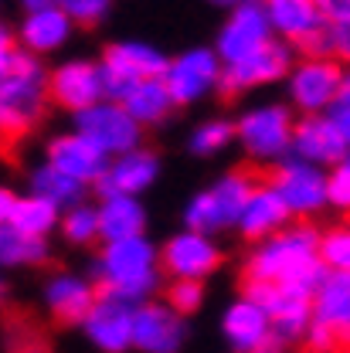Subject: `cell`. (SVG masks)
Instances as JSON below:
<instances>
[{"instance_id":"cell-23","label":"cell","mask_w":350,"mask_h":353,"mask_svg":"<svg viewBox=\"0 0 350 353\" xmlns=\"http://www.w3.org/2000/svg\"><path fill=\"white\" fill-rule=\"evenodd\" d=\"M95 303H99L95 289H88L86 282H79V279L58 275L48 285V306H51L58 323H86V316L92 312Z\"/></svg>"},{"instance_id":"cell-1","label":"cell","mask_w":350,"mask_h":353,"mask_svg":"<svg viewBox=\"0 0 350 353\" xmlns=\"http://www.w3.org/2000/svg\"><path fill=\"white\" fill-rule=\"evenodd\" d=\"M48 72L44 65L14 48L7 65L0 68V146H14L35 130L48 109Z\"/></svg>"},{"instance_id":"cell-28","label":"cell","mask_w":350,"mask_h":353,"mask_svg":"<svg viewBox=\"0 0 350 353\" xmlns=\"http://www.w3.org/2000/svg\"><path fill=\"white\" fill-rule=\"evenodd\" d=\"M55 204H48L41 197H28V201H17L10 218H7V228L17 231V234H28V238H41L44 231H51L55 224Z\"/></svg>"},{"instance_id":"cell-21","label":"cell","mask_w":350,"mask_h":353,"mask_svg":"<svg viewBox=\"0 0 350 353\" xmlns=\"http://www.w3.org/2000/svg\"><path fill=\"white\" fill-rule=\"evenodd\" d=\"M289 218V211H286V204L279 201V194L272 190V187H265V180L252 190V197L245 201V208H242V214H238V224H242V231L249 234V238H265V234H272L279 224H286Z\"/></svg>"},{"instance_id":"cell-10","label":"cell","mask_w":350,"mask_h":353,"mask_svg":"<svg viewBox=\"0 0 350 353\" xmlns=\"http://www.w3.org/2000/svg\"><path fill=\"white\" fill-rule=\"evenodd\" d=\"M48 99L55 105H65V109H75L82 112L88 105L102 102V85H99V65H92L86 58H72L65 65H58L51 75H48Z\"/></svg>"},{"instance_id":"cell-13","label":"cell","mask_w":350,"mask_h":353,"mask_svg":"<svg viewBox=\"0 0 350 353\" xmlns=\"http://www.w3.org/2000/svg\"><path fill=\"white\" fill-rule=\"evenodd\" d=\"M184 340V319L171 306L133 309V343L146 353H174Z\"/></svg>"},{"instance_id":"cell-34","label":"cell","mask_w":350,"mask_h":353,"mask_svg":"<svg viewBox=\"0 0 350 353\" xmlns=\"http://www.w3.org/2000/svg\"><path fill=\"white\" fill-rule=\"evenodd\" d=\"M231 132H235V126H231L228 119H215V123H208V126H201V130L194 132L191 146H194L197 153H215V150H221V146L231 139Z\"/></svg>"},{"instance_id":"cell-22","label":"cell","mask_w":350,"mask_h":353,"mask_svg":"<svg viewBox=\"0 0 350 353\" xmlns=\"http://www.w3.org/2000/svg\"><path fill=\"white\" fill-rule=\"evenodd\" d=\"M316 306H313V323H323L337 333L347 336V323H350V279L347 272H330L327 282L313 292Z\"/></svg>"},{"instance_id":"cell-8","label":"cell","mask_w":350,"mask_h":353,"mask_svg":"<svg viewBox=\"0 0 350 353\" xmlns=\"http://www.w3.org/2000/svg\"><path fill=\"white\" fill-rule=\"evenodd\" d=\"M272 38V28L265 21V7L262 0H238L231 10H228V21L218 31V44H215V54H218L221 65H235L242 61L245 54H252L255 48H262Z\"/></svg>"},{"instance_id":"cell-24","label":"cell","mask_w":350,"mask_h":353,"mask_svg":"<svg viewBox=\"0 0 350 353\" xmlns=\"http://www.w3.org/2000/svg\"><path fill=\"white\" fill-rule=\"evenodd\" d=\"M224 333H228V340H231L238 350L255 353L262 347V340L269 336V316H265L255 303L242 299V303H235V306L228 309V316H224Z\"/></svg>"},{"instance_id":"cell-25","label":"cell","mask_w":350,"mask_h":353,"mask_svg":"<svg viewBox=\"0 0 350 353\" xmlns=\"http://www.w3.org/2000/svg\"><path fill=\"white\" fill-rule=\"evenodd\" d=\"M119 105L126 109V116H130L136 126L139 123H160L174 109V102H171V95H167V88H164L160 79H146V82L133 85L130 95Z\"/></svg>"},{"instance_id":"cell-40","label":"cell","mask_w":350,"mask_h":353,"mask_svg":"<svg viewBox=\"0 0 350 353\" xmlns=\"http://www.w3.org/2000/svg\"><path fill=\"white\" fill-rule=\"evenodd\" d=\"M24 10H38V7H55V0H21Z\"/></svg>"},{"instance_id":"cell-14","label":"cell","mask_w":350,"mask_h":353,"mask_svg":"<svg viewBox=\"0 0 350 353\" xmlns=\"http://www.w3.org/2000/svg\"><path fill=\"white\" fill-rule=\"evenodd\" d=\"M221 265V252L204 238V234H177L174 241L164 248V268L177 275V279H187V282H201L208 272H215Z\"/></svg>"},{"instance_id":"cell-39","label":"cell","mask_w":350,"mask_h":353,"mask_svg":"<svg viewBox=\"0 0 350 353\" xmlns=\"http://www.w3.org/2000/svg\"><path fill=\"white\" fill-rule=\"evenodd\" d=\"M14 204H17V197H14L10 190H0V224H7L10 211H14Z\"/></svg>"},{"instance_id":"cell-3","label":"cell","mask_w":350,"mask_h":353,"mask_svg":"<svg viewBox=\"0 0 350 353\" xmlns=\"http://www.w3.org/2000/svg\"><path fill=\"white\" fill-rule=\"evenodd\" d=\"M167 54L160 48L146 41H116L102 51L99 61V85L102 99L109 102H123L130 95L133 85L146 82V79H164L167 72Z\"/></svg>"},{"instance_id":"cell-2","label":"cell","mask_w":350,"mask_h":353,"mask_svg":"<svg viewBox=\"0 0 350 353\" xmlns=\"http://www.w3.org/2000/svg\"><path fill=\"white\" fill-rule=\"evenodd\" d=\"M316 245H320V234L307 224H300L265 241L252 255L249 279L252 282H303L309 292H316L330 275V268L316 259Z\"/></svg>"},{"instance_id":"cell-19","label":"cell","mask_w":350,"mask_h":353,"mask_svg":"<svg viewBox=\"0 0 350 353\" xmlns=\"http://www.w3.org/2000/svg\"><path fill=\"white\" fill-rule=\"evenodd\" d=\"M88 336L109 353H123L133 343V306H119V303H106L99 299L92 312L86 316Z\"/></svg>"},{"instance_id":"cell-16","label":"cell","mask_w":350,"mask_h":353,"mask_svg":"<svg viewBox=\"0 0 350 353\" xmlns=\"http://www.w3.org/2000/svg\"><path fill=\"white\" fill-rule=\"evenodd\" d=\"M153 176H157V157L146 150H130L116 163H106V170L95 183L102 197H133L143 187H150Z\"/></svg>"},{"instance_id":"cell-32","label":"cell","mask_w":350,"mask_h":353,"mask_svg":"<svg viewBox=\"0 0 350 353\" xmlns=\"http://www.w3.org/2000/svg\"><path fill=\"white\" fill-rule=\"evenodd\" d=\"M109 3L113 0H55V7H61L72 24H99L109 14Z\"/></svg>"},{"instance_id":"cell-30","label":"cell","mask_w":350,"mask_h":353,"mask_svg":"<svg viewBox=\"0 0 350 353\" xmlns=\"http://www.w3.org/2000/svg\"><path fill=\"white\" fill-rule=\"evenodd\" d=\"M48 255L41 238H28L17 234L10 228H0V262L3 265H24V262H41Z\"/></svg>"},{"instance_id":"cell-37","label":"cell","mask_w":350,"mask_h":353,"mask_svg":"<svg viewBox=\"0 0 350 353\" xmlns=\"http://www.w3.org/2000/svg\"><path fill=\"white\" fill-rule=\"evenodd\" d=\"M313 10L323 24H350V0H313Z\"/></svg>"},{"instance_id":"cell-4","label":"cell","mask_w":350,"mask_h":353,"mask_svg":"<svg viewBox=\"0 0 350 353\" xmlns=\"http://www.w3.org/2000/svg\"><path fill=\"white\" fill-rule=\"evenodd\" d=\"M293 44L279 41V38H269L262 48H255L252 54H245L242 61L235 65H221V75H218V85L224 99H235L242 95L245 88H255V85H269V82H279L282 75H289L293 68Z\"/></svg>"},{"instance_id":"cell-5","label":"cell","mask_w":350,"mask_h":353,"mask_svg":"<svg viewBox=\"0 0 350 353\" xmlns=\"http://www.w3.org/2000/svg\"><path fill=\"white\" fill-rule=\"evenodd\" d=\"M252 176L255 174H249V170H235L231 176H224L218 187H211L208 194L194 197V204L187 208V228L194 234H208V231H218L224 224L238 221L245 201L259 187V180H252Z\"/></svg>"},{"instance_id":"cell-42","label":"cell","mask_w":350,"mask_h":353,"mask_svg":"<svg viewBox=\"0 0 350 353\" xmlns=\"http://www.w3.org/2000/svg\"><path fill=\"white\" fill-rule=\"evenodd\" d=\"M0 296H3V282H0Z\"/></svg>"},{"instance_id":"cell-29","label":"cell","mask_w":350,"mask_h":353,"mask_svg":"<svg viewBox=\"0 0 350 353\" xmlns=\"http://www.w3.org/2000/svg\"><path fill=\"white\" fill-rule=\"evenodd\" d=\"M35 197H41L48 204H75L79 197H82V183L79 180H72V176L58 174L55 167H41L38 174H35Z\"/></svg>"},{"instance_id":"cell-38","label":"cell","mask_w":350,"mask_h":353,"mask_svg":"<svg viewBox=\"0 0 350 353\" xmlns=\"http://www.w3.org/2000/svg\"><path fill=\"white\" fill-rule=\"evenodd\" d=\"M10 51H14V34H10V28H7V24H0V68L7 65Z\"/></svg>"},{"instance_id":"cell-15","label":"cell","mask_w":350,"mask_h":353,"mask_svg":"<svg viewBox=\"0 0 350 353\" xmlns=\"http://www.w3.org/2000/svg\"><path fill=\"white\" fill-rule=\"evenodd\" d=\"M75 24L68 21V14L61 7H38V10H28L21 28H17V41L21 51L28 54H48V51H58L61 44L72 38Z\"/></svg>"},{"instance_id":"cell-17","label":"cell","mask_w":350,"mask_h":353,"mask_svg":"<svg viewBox=\"0 0 350 353\" xmlns=\"http://www.w3.org/2000/svg\"><path fill=\"white\" fill-rule=\"evenodd\" d=\"M48 167H55L58 174L72 176L79 183L99 180L106 170V153L95 150L86 136H61L51 143L48 150Z\"/></svg>"},{"instance_id":"cell-20","label":"cell","mask_w":350,"mask_h":353,"mask_svg":"<svg viewBox=\"0 0 350 353\" xmlns=\"http://www.w3.org/2000/svg\"><path fill=\"white\" fill-rule=\"evenodd\" d=\"M262 7L265 21L272 28V38L293 44V48L320 24V17L313 10V0H262Z\"/></svg>"},{"instance_id":"cell-18","label":"cell","mask_w":350,"mask_h":353,"mask_svg":"<svg viewBox=\"0 0 350 353\" xmlns=\"http://www.w3.org/2000/svg\"><path fill=\"white\" fill-rule=\"evenodd\" d=\"M293 139H296V150L309 163H337V160L344 163V157H347V132H340L320 112L307 116L293 130Z\"/></svg>"},{"instance_id":"cell-35","label":"cell","mask_w":350,"mask_h":353,"mask_svg":"<svg viewBox=\"0 0 350 353\" xmlns=\"http://www.w3.org/2000/svg\"><path fill=\"white\" fill-rule=\"evenodd\" d=\"M197 306H201V282L180 279V282L171 285V309H174L177 316H187V312H194Z\"/></svg>"},{"instance_id":"cell-31","label":"cell","mask_w":350,"mask_h":353,"mask_svg":"<svg viewBox=\"0 0 350 353\" xmlns=\"http://www.w3.org/2000/svg\"><path fill=\"white\" fill-rule=\"evenodd\" d=\"M316 259L327 265L330 272H347V265H350V234H347V228H337V231H330L327 238H320V245H316Z\"/></svg>"},{"instance_id":"cell-6","label":"cell","mask_w":350,"mask_h":353,"mask_svg":"<svg viewBox=\"0 0 350 353\" xmlns=\"http://www.w3.org/2000/svg\"><path fill=\"white\" fill-rule=\"evenodd\" d=\"M347 88V72H344V61H330V58H303V61H293L289 68V95L300 109L313 112H323L337 92Z\"/></svg>"},{"instance_id":"cell-9","label":"cell","mask_w":350,"mask_h":353,"mask_svg":"<svg viewBox=\"0 0 350 353\" xmlns=\"http://www.w3.org/2000/svg\"><path fill=\"white\" fill-rule=\"evenodd\" d=\"M79 136H86L95 150L109 153H130L139 139V126L126 116L119 102H95L79 112Z\"/></svg>"},{"instance_id":"cell-27","label":"cell","mask_w":350,"mask_h":353,"mask_svg":"<svg viewBox=\"0 0 350 353\" xmlns=\"http://www.w3.org/2000/svg\"><path fill=\"white\" fill-rule=\"evenodd\" d=\"M296 48L303 51V58L344 61L350 54V24H323V21H320Z\"/></svg>"},{"instance_id":"cell-41","label":"cell","mask_w":350,"mask_h":353,"mask_svg":"<svg viewBox=\"0 0 350 353\" xmlns=\"http://www.w3.org/2000/svg\"><path fill=\"white\" fill-rule=\"evenodd\" d=\"M208 3H215V7H224V10H231L238 0H208Z\"/></svg>"},{"instance_id":"cell-36","label":"cell","mask_w":350,"mask_h":353,"mask_svg":"<svg viewBox=\"0 0 350 353\" xmlns=\"http://www.w3.org/2000/svg\"><path fill=\"white\" fill-rule=\"evenodd\" d=\"M323 187H327V201H330V204L347 208L350 204V170H347V163H340L333 174L327 176Z\"/></svg>"},{"instance_id":"cell-33","label":"cell","mask_w":350,"mask_h":353,"mask_svg":"<svg viewBox=\"0 0 350 353\" xmlns=\"http://www.w3.org/2000/svg\"><path fill=\"white\" fill-rule=\"evenodd\" d=\"M99 234V221H95V211H88V208H72L68 211V218H65V238L68 241H79V245H86Z\"/></svg>"},{"instance_id":"cell-7","label":"cell","mask_w":350,"mask_h":353,"mask_svg":"<svg viewBox=\"0 0 350 353\" xmlns=\"http://www.w3.org/2000/svg\"><path fill=\"white\" fill-rule=\"evenodd\" d=\"M218 75L221 61L215 54V48H187L174 61H167V72H164L160 82H164L174 105H187V102L208 95L218 85Z\"/></svg>"},{"instance_id":"cell-12","label":"cell","mask_w":350,"mask_h":353,"mask_svg":"<svg viewBox=\"0 0 350 353\" xmlns=\"http://www.w3.org/2000/svg\"><path fill=\"white\" fill-rule=\"evenodd\" d=\"M238 132L255 157H279L293 139V116L286 105H262L238 123Z\"/></svg>"},{"instance_id":"cell-26","label":"cell","mask_w":350,"mask_h":353,"mask_svg":"<svg viewBox=\"0 0 350 353\" xmlns=\"http://www.w3.org/2000/svg\"><path fill=\"white\" fill-rule=\"evenodd\" d=\"M95 221H99V234H106L109 241L139 238V231H143V208L133 197H106V208L95 214Z\"/></svg>"},{"instance_id":"cell-11","label":"cell","mask_w":350,"mask_h":353,"mask_svg":"<svg viewBox=\"0 0 350 353\" xmlns=\"http://www.w3.org/2000/svg\"><path fill=\"white\" fill-rule=\"evenodd\" d=\"M327 176H320V170L313 163H282L279 170H272V176L265 180V187H272L279 194V201L286 204V211H300L309 214L320 204H327Z\"/></svg>"}]
</instances>
